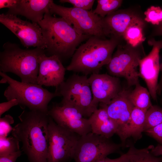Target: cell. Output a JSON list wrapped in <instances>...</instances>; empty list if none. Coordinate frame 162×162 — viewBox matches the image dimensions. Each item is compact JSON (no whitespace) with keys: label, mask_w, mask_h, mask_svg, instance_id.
<instances>
[{"label":"cell","mask_w":162,"mask_h":162,"mask_svg":"<svg viewBox=\"0 0 162 162\" xmlns=\"http://www.w3.org/2000/svg\"><path fill=\"white\" fill-rule=\"evenodd\" d=\"M88 119L92 133L107 138L116 134L117 126L110 118L104 107L100 106Z\"/></svg>","instance_id":"obj_19"},{"label":"cell","mask_w":162,"mask_h":162,"mask_svg":"<svg viewBox=\"0 0 162 162\" xmlns=\"http://www.w3.org/2000/svg\"><path fill=\"white\" fill-rule=\"evenodd\" d=\"M0 75L2 77L1 82L9 85L4 91V96L8 100L16 99L22 109L26 107L29 110L47 112L50 101L58 97L55 92H50L37 84L19 82L0 71Z\"/></svg>","instance_id":"obj_5"},{"label":"cell","mask_w":162,"mask_h":162,"mask_svg":"<svg viewBox=\"0 0 162 162\" xmlns=\"http://www.w3.org/2000/svg\"><path fill=\"white\" fill-rule=\"evenodd\" d=\"M119 39L112 36L109 39L90 37L78 47L66 70L83 75L99 74L102 67L110 61Z\"/></svg>","instance_id":"obj_3"},{"label":"cell","mask_w":162,"mask_h":162,"mask_svg":"<svg viewBox=\"0 0 162 162\" xmlns=\"http://www.w3.org/2000/svg\"><path fill=\"white\" fill-rule=\"evenodd\" d=\"M52 15L45 14L38 24L46 46L45 54L56 56L62 62L72 57L79 44L91 36L80 33L63 18Z\"/></svg>","instance_id":"obj_2"},{"label":"cell","mask_w":162,"mask_h":162,"mask_svg":"<svg viewBox=\"0 0 162 162\" xmlns=\"http://www.w3.org/2000/svg\"><path fill=\"white\" fill-rule=\"evenodd\" d=\"M19 105L18 100L16 99H13L7 101L0 104V116L6 111L15 106Z\"/></svg>","instance_id":"obj_31"},{"label":"cell","mask_w":162,"mask_h":162,"mask_svg":"<svg viewBox=\"0 0 162 162\" xmlns=\"http://www.w3.org/2000/svg\"><path fill=\"white\" fill-rule=\"evenodd\" d=\"M96 8L93 11L102 18L116 11L121 5V0H98Z\"/></svg>","instance_id":"obj_24"},{"label":"cell","mask_w":162,"mask_h":162,"mask_svg":"<svg viewBox=\"0 0 162 162\" xmlns=\"http://www.w3.org/2000/svg\"><path fill=\"white\" fill-rule=\"evenodd\" d=\"M88 79L93 96L92 106L96 110L99 104H109L122 89L119 78L107 74H93Z\"/></svg>","instance_id":"obj_13"},{"label":"cell","mask_w":162,"mask_h":162,"mask_svg":"<svg viewBox=\"0 0 162 162\" xmlns=\"http://www.w3.org/2000/svg\"><path fill=\"white\" fill-rule=\"evenodd\" d=\"M96 162H128V153L122 154L116 158L110 159L106 157Z\"/></svg>","instance_id":"obj_33"},{"label":"cell","mask_w":162,"mask_h":162,"mask_svg":"<svg viewBox=\"0 0 162 162\" xmlns=\"http://www.w3.org/2000/svg\"><path fill=\"white\" fill-rule=\"evenodd\" d=\"M18 117L20 122L13 128L12 136L22 143V149L29 162H47V112L24 110Z\"/></svg>","instance_id":"obj_1"},{"label":"cell","mask_w":162,"mask_h":162,"mask_svg":"<svg viewBox=\"0 0 162 162\" xmlns=\"http://www.w3.org/2000/svg\"><path fill=\"white\" fill-rule=\"evenodd\" d=\"M153 146L150 145L142 149H137L131 146L128 151V162H160L161 158L154 156L151 152L150 150Z\"/></svg>","instance_id":"obj_22"},{"label":"cell","mask_w":162,"mask_h":162,"mask_svg":"<svg viewBox=\"0 0 162 162\" xmlns=\"http://www.w3.org/2000/svg\"><path fill=\"white\" fill-rule=\"evenodd\" d=\"M152 48L147 56L139 61V77L145 81L152 98L157 100L158 78L160 70L159 53L162 48V40L152 39L148 41Z\"/></svg>","instance_id":"obj_14"},{"label":"cell","mask_w":162,"mask_h":162,"mask_svg":"<svg viewBox=\"0 0 162 162\" xmlns=\"http://www.w3.org/2000/svg\"><path fill=\"white\" fill-rule=\"evenodd\" d=\"M14 123L13 117L10 115H7L0 118V137H7L13 128L11 124Z\"/></svg>","instance_id":"obj_28"},{"label":"cell","mask_w":162,"mask_h":162,"mask_svg":"<svg viewBox=\"0 0 162 162\" xmlns=\"http://www.w3.org/2000/svg\"><path fill=\"white\" fill-rule=\"evenodd\" d=\"M156 35H162V22L156 28L154 32Z\"/></svg>","instance_id":"obj_37"},{"label":"cell","mask_w":162,"mask_h":162,"mask_svg":"<svg viewBox=\"0 0 162 162\" xmlns=\"http://www.w3.org/2000/svg\"><path fill=\"white\" fill-rule=\"evenodd\" d=\"M162 123V108L152 105L147 110L144 126V131Z\"/></svg>","instance_id":"obj_25"},{"label":"cell","mask_w":162,"mask_h":162,"mask_svg":"<svg viewBox=\"0 0 162 162\" xmlns=\"http://www.w3.org/2000/svg\"><path fill=\"white\" fill-rule=\"evenodd\" d=\"M88 78L74 74L56 87L55 92L62 97L60 104L75 107L87 118L96 110L92 104L93 96Z\"/></svg>","instance_id":"obj_6"},{"label":"cell","mask_w":162,"mask_h":162,"mask_svg":"<svg viewBox=\"0 0 162 162\" xmlns=\"http://www.w3.org/2000/svg\"><path fill=\"white\" fill-rule=\"evenodd\" d=\"M48 132L47 162H69L73 159L80 136L58 125L50 116Z\"/></svg>","instance_id":"obj_8"},{"label":"cell","mask_w":162,"mask_h":162,"mask_svg":"<svg viewBox=\"0 0 162 162\" xmlns=\"http://www.w3.org/2000/svg\"><path fill=\"white\" fill-rule=\"evenodd\" d=\"M20 150L8 154L0 156V162H16L21 154Z\"/></svg>","instance_id":"obj_32"},{"label":"cell","mask_w":162,"mask_h":162,"mask_svg":"<svg viewBox=\"0 0 162 162\" xmlns=\"http://www.w3.org/2000/svg\"><path fill=\"white\" fill-rule=\"evenodd\" d=\"M147 110L134 107L128 122L117 134L122 144L128 138L131 137L136 140L141 138L142 132L144 131Z\"/></svg>","instance_id":"obj_20"},{"label":"cell","mask_w":162,"mask_h":162,"mask_svg":"<svg viewBox=\"0 0 162 162\" xmlns=\"http://www.w3.org/2000/svg\"><path fill=\"white\" fill-rule=\"evenodd\" d=\"M160 162H162V160L160 161Z\"/></svg>","instance_id":"obj_38"},{"label":"cell","mask_w":162,"mask_h":162,"mask_svg":"<svg viewBox=\"0 0 162 162\" xmlns=\"http://www.w3.org/2000/svg\"><path fill=\"white\" fill-rule=\"evenodd\" d=\"M17 0H0V9L8 8L9 9L13 7L16 4Z\"/></svg>","instance_id":"obj_34"},{"label":"cell","mask_w":162,"mask_h":162,"mask_svg":"<svg viewBox=\"0 0 162 162\" xmlns=\"http://www.w3.org/2000/svg\"><path fill=\"white\" fill-rule=\"evenodd\" d=\"M135 48L129 45L125 46L118 45L117 50L106 65L110 75L124 77L129 86L139 83L137 68L142 58L140 53Z\"/></svg>","instance_id":"obj_10"},{"label":"cell","mask_w":162,"mask_h":162,"mask_svg":"<svg viewBox=\"0 0 162 162\" xmlns=\"http://www.w3.org/2000/svg\"><path fill=\"white\" fill-rule=\"evenodd\" d=\"M94 0H60L61 3H68L72 4L73 7L86 10L91 9L93 6Z\"/></svg>","instance_id":"obj_29"},{"label":"cell","mask_w":162,"mask_h":162,"mask_svg":"<svg viewBox=\"0 0 162 162\" xmlns=\"http://www.w3.org/2000/svg\"><path fill=\"white\" fill-rule=\"evenodd\" d=\"M47 113L58 124L80 136L92 132L88 118L73 106L53 103Z\"/></svg>","instance_id":"obj_12"},{"label":"cell","mask_w":162,"mask_h":162,"mask_svg":"<svg viewBox=\"0 0 162 162\" xmlns=\"http://www.w3.org/2000/svg\"><path fill=\"white\" fill-rule=\"evenodd\" d=\"M52 0H17L15 5L6 14L24 16L37 23L42 20L45 14L50 12Z\"/></svg>","instance_id":"obj_17"},{"label":"cell","mask_w":162,"mask_h":162,"mask_svg":"<svg viewBox=\"0 0 162 162\" xmlns=\"http://www.w3.org/2000/svg\"><path fill=\"white\" fill-rule=\"evenodd\" d=\"M3 48L0 52V71L13 73L22 82L37 84L39 58L45 50L39 47L24 49L9 42L5 43Z\"/></svg>","instance_id":"obj_4"},{"label":"cell","mask_w":162,"mask_h":162,"mask_svg":"<svg viewBox=\"0 0 162 162\" xmlns=\"http://www.w3.org/2000/svg\"><path fill=\"white\" fill-rule=\"evenodd\" d=\"M103 19L108 36L119 39L130 26L144 23L140 18L134 13L122 10L116 11Z\"/></svg>","instance_id":"obj_18"},{"label":"cell","mask_w":162,"mask_h":162,"mask_svg":"<svg viewBox=\"0 0 162 162\" xmlns=\"http://www.w3.org/2000/svg\"><path fill=\"white\" fill-rule=\"evenodd\" d=\"M19 141L13 136L0 137V156L20 151Z\"/></svg>","instance_id":"obj_26"},{"label":"cell","mask_w":162,"mask_h":162,"mask_svg":"<svg viewBox=\"0 0 162 162\" xmlns=\"http://www.w3.org/2000/svg\"><path fill=\"white\" fill-rule=\"evenodd\" d=\"M130 92L122 89L109 104H99L100 106L106 109L110 118L116 124L117 134L128 122L134 107L129 98Z\"/></svg>","instance_id":"obj_16"},{"label":"cell","mask_w":162,"mask_h":162,"mask_svg":"<svg viewBox=\"0 0 162 162\" xmlns=\"http://www.w3.org/2000/svg\"><path fill=\"white\" fill-rule=\"evenodd\" d=\"M145 132L162 145V123Z\"/></svg>","instance_id":"obj_30"},{"label":"cell","mask_w":162,"mask_h":162,"mask_svg":"<svg viewBox=\"0 0 162 162\" xmlns=\"http://www.w3.org/2000/svg\"><path fill=\"white\" fill-rule=\"evenodd\" d=\"M150 152L155 156H162V145L158 144L155 147L153 146L150 150Z\"/></svg>","instance_id":"obj_35"},{"label":"cell","mask_w":162,"mask_h":162,"mask_svg":"<svg viewBox=\"0 0 162 162\" xmlns=\"http://www.w3.org/2000/svg\"><path fill=\"white\" fill-rule=\"evenodd\" d=\"M0 22L14 33L26 48L33 47L45 50L46 48L41 28L37 23L6 13L0 14Z\"/></svg>","instance_id":"obj_11"},{"label":"cell","mask_w":162,"mask_h":162,"mask_svg":"<svg viewBox=\"0 0 162 162\" xmlns=\"http://www.w3.org/2000/svg\"><path fill=\"white\" fill-rule=\"evenodd\" d=\"M37 84L41 86L58 87L64 81L66 68L57 56L44 53L39 58Z\"/></svg>","instance_id":"obj_15"},{"label":"cell","mask_w":162,"mask_h":162,"mask_svg":"<svg viewBox=\"0 0 162 162\" xmlns=\"http://www.w3.org/2000/svg\"><path fill=\"white\" fill-rule=\"evenodd\" d=\"M160 70L162 73L161 79L158 84L157 88V94H160L162 90V63L160 65Z\"/></svg>","instance_id":"obj_36"},{"label":"cell","mask_w":162,"mask_h":162,"mask_svg":"<svg viewBox=\"0 0 162 162\" xmlns=\"http://www.w3.org/2000/svg\"><path fill=\"white\" fill-rule=\"evenodd\" d=\"M145 20L153 25H159L162 22V8L152 6L144 12Z\"/></svg>","instance_id":"obj_27"},{"label":"cell","mask_w":162,"mask_h":162,"mask_svg":"<svg viewBox=\"0 0 162 162\" xmlns=\"http://www.w3.org/2000/svg\"><path fill=\"white\" fill-rule=\"evenodd\" d=\"M50 12L64 19L79 32L90 36L105 38L108 36L102 18L92 11L79 8H68L52 2Z\"/></svg>","instance_id":"obj_7"},{"label":"cell","mask_w":162,"mask_h":162,"mask_svg":"<svg viewBox=\"0 0 162 162\" xmlns=\"http://www.w3.org/2000/svg\"><path fill=\"white\" fill-rule=\"evenodd\" d=\"M150 95L149 91L138 83L133 91L130 92L129 96L134 107L147 110L152 105Z\"/></svg>","instance_id":"obj_21"},{"label":"cell","mask_w":162,"mask_h":162,"mask_svg":"<svg viewBox=\"0 0 162 162\" xmlns=\"http://www.w3.org/2000/svg\"><path fill=\"white\" fill-rule=\"evenodd\" d=\"M90 132L80 136L74 155L75 162H96L111 154L118 153L122 144Z\"/></svg>","instance_id":"obj_9"},{"label":"cell","mask_w":162,"mask_h":162,"mask_svg":"<svg viewBox=\"0 0 162 162\" xmlns=\"http://www.w3.org/2000/svg\"><path fill=\"white\" fill-rule=\"evenodd\" d=\"M144 23L137 24L129 26L124 32L122 38L128 44L135 48L145 40L142 32Z\"/></svg>","instance_id":"obj_23"}]
</instances>
